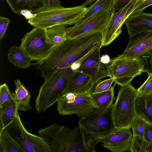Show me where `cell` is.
<instances>
[{"label": "cell", "mask_w": 152, "mask_h": 152, "mask_svg": "<svg viewBox=\"0 0 152 152\" xmlns=\"http://www.w3.org/2000/svg\"><path fill=\"white\" fill-rule=\"evenodd\" d=\"M102 38V33H97L82 38L67 39L55 46L46 57L32 65L40 71L45 80L59 70L70 66Z\"/></svg>", "instance_id": "1"}, {"label": "cell", "mask_w": 152, "mask_h": 152, "mask_svg": "<svg viewBox=\"0 0 152 152\" xmlns=\"http://www.w3.org/2000/svg\"><path fill=\"white\" fill-rule=\"evenodd\" d=\"M38 134L46 142L50 152H92L86 144L87 135L79 125L70 129L54 123L40 128Z\"/></svg>", "instance_id": "2"}, {"label": "cell", "mask_w": 152, "mask_h": 152, "mask_svg": "<svg viewBox=\"0 0 152 152\" xmlns=\"http://www.w3.org/2000/svg\"><path fill=\"white\" fill-rule=\"evenodd\" d=\"M88 7L81 5L75 7H46L37 13L28 23L34 27L46 29L60 25H75L80 22L86 14Z\"/></svg>", "instance_id": "3"}, {"label": "cell", "mask_w": 152, "mask_h": 152, "mask_svg": "<svg viewBox=\"0 0 152 152\" xmlns=\"http://www.w3.org/2000/svg\"><path fill=\"white\" fill-rule=\"evenodd\" d=\"M74 72L70 66L62 69L45 80L35 101V109L37 112H44L57 102L62 96Z\"/></svg>", "instance_id": "4"}, {"label": "cell", "mask_w": 152, "mask_h": 152, "mask_svg": "<svg viewBox=\"0 0 152 152\" xmlns=\"http://www.w3.org/2000/svg\"><path fill=\"white\" fill-rule=\"evenodd\" d=\"M137 89L130 84L119 90L112 110V117L117 129H130L136 116L135 103Z\"/></svg>", "instance_id": "5"}, {"label": "cell", "mask_w": 152, "mask_h": 152, "mask_svg": "<svg viewBox=\"0 0 152 152\" xmlns=\"http://www.w3.org/2000/svg\"><path fill=\"white\" fill-rule=\"evenodd\" d=\"M144 64L140 58L126 56L122 54L110 59L107 65L108 77L121 86L130 84L135 76L143 72Z\"/></svg>", "instance_id": "6"}, {"label": "cell", "mask_w": 152, "mask_h": 152, "mask_svg": "<svg viewBox=\"0 0 152 152\" xmlns=\"http://www.w3.org/2000/svg\"><path fill=\"white\" fill-rule=\"evenodd\" d=\"M113 106V104L105 110L95 107L87 115L80 119L78 125L86 135L91 134L103 139L115 129L112 115Z\"/></svg>", "instance_id": "7"}, {"label": "cell", "mask_w": 152, "mask_h": 152, "mask_svg": "<svg viewBox=\"0 0 152 152\" xmlns=\"http://www.w3.org/2000/svg\"><path fill=\"white\" fill-rule=\"evenodd\" d=\"M113 13L112 10L100 12L72 26L66 28L67 39L82 38L97 33H101L103 35Z\"/></svg>", "instance_id": "8"}, {"label": "cell", "mask_w": 152, "mask_h": 152, "mask_svg": "<svg viewBox=\"0 0 152 152\" xmlns=\"http://www.w3.org/2000/svg\"><path fill=\"white\" fill-rule=\"evenodd\" d=\"M20 46L32 60L37 61L46 57L55 47L47 42L46 29L36 27L21 39Z\"/></svg>", "instance_id": "9"}, {"label": "cell", "mask_w": 152, "mask_h": 152, "mask_svg": "<svg viewBox=\"0 0 152 152\" xmlns=\"http://www.w3.org/2000/svg\"><path fill=\"white\" fill-rule=\"evenodd\" d=\"M90 94L62 95L56 102L58 113L62 115L75 114L80 118L85 117L96 107Z\"/></svg>", "instance_id": "10"}, {"label": "cell", "mask_w": 152, "mask_h": 152, "mask_svg": "<svg viewBox=\"0 0 152 152\" xmlns=\"http://www.w3.org/2000/svg\"><path fill=\"white\" fill-rule=\"evenodd\" d=\"M9 126L15 129V133L13 134V137L26 152H50V148L43 138L39 135L31 134L26 129L18 112L13 122Z\"/></svg>", "instance_id": "11"}, {"label": "cell", "mask_w": 152, "mask_h": 152, "mask_svg": "<svg viewBox=\"0 0 152 152\" xmlns=\"http://www.w3.org/2000/svg\"><path fill=\"white\" fill-rule=\"evenodd\" d=\"M140 0H132L123 8L113 13L108 26L102 35V47L110 45L122 32L123 24Z\"/></svg>", "instance_id": "12"}, {"label": "cell", "mask_w": 152, "mask_h": 152, "mask_svg": "<svg viewBox=\"0 0 152 152\" xmlns=\"http://www.w3.org/2000/svg\"><path fill=\"white\" fill-rule=\"evenodd\" d=\"M133 133L130 129L115 128L103 139V146L112 152H122L129 149Z\"/></svg>", "instance_id": "13"}, {"label": "cell", "mask_w": 152, "mask_h": 152, "mask_svg": "<svg viewBox=\"0 0 152 152\" xmlns=\"http://www.w3.org/2000/svg\"><path fill=\"white\" fill-rule=\"evenodd\" d=\"M101 46L93 52L81 64L77 70L90 75L96 83L97 81L108 77L107 65L100 61Z\"/></svg>", "instance_id": "14"}, {"label": "cell", "mask_w": 152, "mask_h": 152, "mask_svg": "<svg viewBox=\"0 0 152 152\" xmlns=\"http://www.w3.org/2000/svg\"><path fill=\"white\" fill-rule=\"evenodd\" d=\"M152 50V32L138 33L129 38L128 43L122 54L129 57L140 58Z\"/></svg>", "instance_id": "15"}, {"label": "cell", "mask_w": 152, "mask_h": 152, "mask_svg": "<svg viewBox=\"0 0 152 152\" xmlns=\"http://www.w3.org/2000/svg\"><path fill=\"white\" fill-rule=\"evenodd\" d=\"M95 84L90 75L78 70L74 71L62 95L68 93L90 94L93 91Z\"/></svg>", "instance_id": "16"}, {"label": "cell", "mask_w": 152, "mask_h": 152, "mask_svg": "<svg viewBox=\"0 0 152 152\" xmlns=\"http://www.w3.org/2000/svg\"><path fill=\"white\" fill-rule=\"evenodd\" d=\"M129 38L141 32H152V14L143 11L131 15L125 22Z\"/></svg>", "instance_id": "17"}, {"label": "cell", "mask_w": 152, "mask_h": 152, "mask_svg": "<svg viewBox=\"0 0 152 152\" xmlns=\"http://www.w3.org/2000/svg\"><path fill=\"white\" fill-rule=\"evenodd\" d=\"M13 13L20 15V12L27 10L32 13L38 12L47 6L46 0H5Z\"/></svg>", "instance_id": "18"}, {"label": "cell", "mask_w": 152, "mask_h": 152, "mask_svg": "<svg viewBox=\"0 0 152 152\" xmlns=\"http://www.w3.org/2000/svg\"><path fill=\"white\" fill-rule=\"evenodd\" d=\"M135 108L137 116L152 124V94H138Z\"/></svg>", "instance_id": "19"}, {"label": "cell", "mask_w": 152, "mask_h": 152, "mask_svg": "<svg viewBox=\"0 0 152 152\" xmlns=\"http://www.w3.org/2000/svg\"><path fill=\"white\" fill-rule=\"evenodd\" d=\"M18 111L17 104L11 95L9 99L0 107V132L12 123Z\"/></svg>", "instance_id": "20"}, {"label": "cell", "mask_w": 152, "mask_h": 152, "mask_svg": "<svg viewBox=\"0 0 152 152\" xmlns=\"http://www.w3.org/2000/svg\"><path fill=\"white\" fill-rule=\"evenodd\" d=\"M15 89L13 93H11L12 96L16 103L18 110L27 111L32 109L30 104L31 96L19 79L14 80Z\"/></svg>", "instance_id": "21"}, {"label": "cell", "mask_w": 152, "mask_h": 152, "mask_svg": "<svg viewBox=\"0 0 152 152\" xmlns=\"http://www.w3.org/2000/svg\"><path fill=\"white\" fill-rule=\"evenodd\" d=\"M7 59L15 67L22 69H27L32 64L31 58L20 46H13L8 51Z\"/></svg>", "instance_id": "22"}, {"label": "cell", "mask_w": 152, "mask_h": 152, "mask_svg": "<svg viewBox=\"0 0 152 152\" xmlns=\"http://www.w3.org/2000/svg\"><path fill=\"white\" fill-rule=\"evenodd\" d=\"M116 84L108 90L101 92L94 93L92 92L90 96L96 108L102 109H107L112 105L115 99L114 88Z\"/></svg>", "instance_id": "23"}, {"label": "cell", "mask_w": 152, "mask_h": 152, "mask_svg": "<svg viewBox=\"0 0 152 152\" xmlns=\"http://www.w3.org/2000/svg\"><path fill=\"white\" fill-rule=\"evenodd\" d=\"M0 152H26L6 129L0 132Z\"/></svg>", "instance_id": "24"}, {"label": "cell", "mask_w": 152, "mask_h": 152, "mask_svg": "<svg viewBox=\"0 0 152 152\" xmlns=\"http://www.w3.org/2000/svg\"><path fill=\"white\" fill-rule=\"evenodd\" d=\"M65 25L56 26L46 29L47 42L54 46L60 45L67 39Z\"/></svg>", "instance_id": "25"}, {"label": "cell", "mask_w": 152, "mask_h": 152, "mask_svg": "<svg viewBox=\"0 0 152 152\" xmlns=\"http://www.w3.org/2000/svg\"><path fill=\"white\" fill-rule=\"evenodd\" d=\"M113 3V0H97L88 7L84 17L78 23L87 20L98 13L112 10Z\"/></svg>", "instance_id": "26"}, {"label": "cell", "mask_w": 152, "mask_h": 152, "mask_svg": "<svg viewBox=\"0 0 152 152\" xmlns=\"http://www.w3.org/2000/svg\"><path fill=\"white\" fill-rule=\"evenodd\" d=\"M129 150L131 152H152V143L143 137L133 135Z\"/></svg>", "instance_id": "27"}, {"label": "cell", "mask_w": 152, "mask_h": 152, "mask_svg": "<svg viewBox=\"0 0 152 152\" xmlns=\"http://www.w3.org/2000/svg\"><path fill=\"white\" fill-rule=\"evenodd\" d=\"M147 124L145 121L136 116L131 124L133 135L143 137L144 130Z\"/></svg>", "instance_id": "28"}, {"label": "cell", "mask_w": 152, "mask_h": 152, "mask_svg": "<svg viewBox=\"0 0 152 152\" xmlns=\"http://www.w3.org/2000/svg\"><path fill=\"white\" fill-rule=\"evenodd\" d=\"M114 82V79L111 77L103 80H99L95 83L92 92L97 93L107 91L111 88Z\"/></svg>", "instance_id": "29"}, {"label": "cell", "mask_w": 152, "mask_h": 152, "mask_svg": "<svg viewBox=\"0 0 152 152\" xmlns=\"http://www.w3.org/2000/svg\"><path fill=\"white\" fill-rule=\"evenodd\" d=\"M140 58L144 64L143 72L152 74V50L143 55Z\"/></svg>", "instance_id": "30"}, {"label": "cell", "mask_w": 152, "mask_h": 152, "mask_svg": "<svg viewBox=\"0 0 152 152\" xmlns=\"http://www.w3.org/2000/svg\"><path fill=\"white\" fill-rule=\"evenodd\" d=\"M102 41L98 42L90 51L72 64L70 68L73 71L77 70L82 63L85 61L93 52L99 47L102 46Z\"/></svg>", "instance_id": "31"}, {"label": "cell", "mask_w": 152, "mask_h": 152, "mask_svg": "<svg viewBox=\"0 0 152 152\" xmlns=\"http://www.w3.org/2000/svg\"><path fill=\"white\" fill-rule=\"evenodd\" d=\"M137 91L139 94H152V74H148V78Z\"/></svg>", "instance_id": "32"}, {"label": "cell", "mask_w": 152, "mask_h": 152, "mask_svg": "<svg viewBox=\"0 0 152 152\" xmlns=\"http://www.w3.org/2000/svg\"><path fill=\"white\" fill-rule=\"evenodd\" d=\"M11 92L5 83L0 86V107L6 102L10 98Z\"/></svg>", "instance_id": "33"}, {"label": "cell", "mask_w": 152, "mask_h": 152, "mask_svg": "<svg viewBox=\"0 0 152 152\" xmlns=\"http://www.w3.org/2000/svg\"><path fill=\"white\" fill-rule=\"evenodd\" d=\"M103 139L98 137L92 134L86 135V144L88 148L92 152H96L94 149L97 144L102 141Z\"/></svg>", "instance_id": "34"}, {"label": "cell", "mask_w": 152, "mask_h": 152, "mask_svg": "<svg viewBox=\"0 0 152 152\" xmlns=\"http://www.w3.org/2000/svg\"><path fill=\"white\" fill-rule=\"evenodd\" d=\"M10 22L9 18L1 16L0 17V39L4 36L8 26Z\"/></svg>", "instance_id": "35"}, {"label": "cell", "mask_w": 152, "mask_h": 152, "mask_svg": "<svg viewBox=\"0 0 152 152\" xmlns=\"http://www.w3.org/2000/svg\"><path fill=\"white\" fill-rule=\"evenodd\" d=\"M132 0H113L112 10L113 13L123 8Z\"/></svg>", "instance_id": "36"}, {"label": "cell", "mask_w": 152, "mask_h": 152, "mask_svg": "<svg viewBox=\"0 0 152 152\" xmlns=\"http://www.w3.org/2000/svg\"><path fill=\"white\" fill-rule=\"evenodd\" d=\"M152 5V0H140L133 10L131 14L143 11L146 8Z\"/></svg>", "instance_id": "37"}, {"label": "cell", "mask_w": 152, "mask_h": 152, "mask_svg": "<svg viewBox=\"0 0 152 152\" xmlns=\"http://www.w3.org/2000/svg\"><path fill=\"white\" fill-rule=\"evenodd\" d=\"M143 137L145 140L152 143V124L148 123L144 130Z\"/></svg>", "instance_id": "38"}, {"label": "cell", "mask_w": 152, "mask_h": 152, "mask_svg": "<svg viewBox=\"0 0 152 152\" xmlns=\"http://www.w3.org/2000/svg\"><path fill=\"white\" fill-rule=\"evenodd\" d=\"M20 14L24 16L27 20H29L34 18L37 15V13H34L29 10H22L20 12Z\"/></svg>", "instance_id": "39"}, {"label": "cell", "mask_w": 152, "mask_h": 152, "mask_svg": "<svg viewBox=\"0 0 152 152\" xmlns=\"http://www.w3.org/2000/svg\"><path fill=\"white\" fill-rule=\"evenodd\" d=\"M61 1L59 0H47V6L54 7L61 6Z\"/></svg>", "instance_id": "40"}, {"label": "cell", "mask_w": 152, "mask_h": 152, "mask_svg": "<svg viewBox=\"0 0 152 152\" xmlns=\"http://www.w3.org/2000/svg\"><path fill=\"white\" fill-rule=\"evenodd\" d=\"M110 59L109 56L107 54L102 55L100 57L101 62L105 65H107L109 63Z\"/></svg>", "instance_id": "41"}, {"label": "cell", "mask_w": 152, "mask_h": 152, "mask_svg": "<svg viewBox=\"0 0 152 152\" xmlns=\"http://www.w3.org/2000/svg\"><path fill=\"white\" fill-rule=\"evenodd\" d=\"M95 0H86L81 5L84 7H86L87 6L91 4Z\"/></svg>", "instance_id": "42"}]
</instances>
